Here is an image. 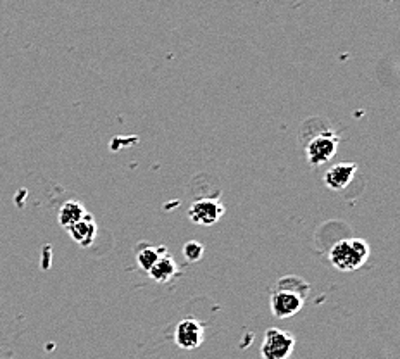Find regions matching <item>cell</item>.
I'll use <instances>...</instances> for the list:
<instances>
[{"label": "cell", "instance_id": "6da1fadb", "mask_svg": "<svg viewBox=\"0 0 400 359\" xmlns=\"http://www.w3.org/2000/svg\"><path fill=\"white\" fill-rule=\"evenodd\" d=\"M309 294V283L298 276H283L276 282L269 297V308L275 318H291L304 308Z\"/></svg>", "mask_w": 400, "mask_h": 359}, {"label": "cell", "instance_id": "7a4b0ae2", "mask_svg": "<svg viewBox=\"0 0 400 359\" xmlns=\"http://www.w3.org/2000/svg\"><path fill=\"white\" fill-rule=\"evenodd\" d=\"M371 256V246L364 239L338 240L330 249V261L338 271H358L367 263Z\"/></svg>", "mask_w": 400, "mask_h": 359}, {"label": "cell", "instance_id": "3957f363", "mask_svg": "<svg viewBox=\"0 0 400 359\" xmlns=\"http://www.w3.org/2000/svg\"><path fill=\"white\" fill-rule=\"evenodd\" d=\"M340 143V136L335 131H321L316 136H312L305 145V157L311 166H323V164L330 163L335 157Z\"/></svg>", "mask_w": 400, "mask_h": 359}, {"label": "cell", "instance_id": "277c9868", "mask_svg": "<svg viewBox=\"0 0 400 359\" xmlns=\"http://www.w3.org/2000/svg\"><path fill=\"white\" fill-rule=\"evenodd\" d=\"M295 337L281 328L266 330L261 346V356L264 359H288L294 354Z\"/></svg>", "mask_w": 400, "mask_h": 359}, {"label": "cell", "instance_id": "5b68a950", "mask_svg": "<svg viewBox=\"0 0 400 359\" xmlns=\"http://www.w3.org/2000/svg\"><path fill=\"white\" fill-rule=\"evenodd\" d=\"M205 339L204 325L195 318H185L176 325L175 342L179 349H199Z\"/></svg>", "mask_w": 400, "mask_h": 359}, {"label": "cell", "instance_id": "8992f818", "mask_svg": "<svg viewBox=\"0 0 400 359\" xmlns=\"http://www.w3.org/2000/svg\"><path fill=\"white\" fill-rule=\"evenodd\" d=\"M225 214V206L216 199H199L192 204L189 218L195 225L212 226L218 223Z\"/></svg>", "mask_w": 400, "mask_h": 359}, {"label": "cell", "instance_id": "52a82bcc", "mask_svg": "<svg viewBox=\"0 0 400 359\" xmlns=\"http://www.w3.org/2000/svg\"><path fill=\"white\" fill-rule=\"evenodd\" d=\"M355 173H358V164L355 163H338L328 168V171L324 173V185L331 192H342L351 185Z\"/></svg>", "mask_w": 400, "mask_h": 359}, {"label": "cell", "instance_id": "ba28073f", "mask_svg": "<svg viewBox=\"0 0 400 359\" xmlns=\"http://www.w3.org/2000/svg\"><path fill=\"white\" fill-rule=\"evenodd\" d=\"M67 233H70L71 239H73L78 246L90 247L93 244V240H95V235H97L95 220H93L92 214L86 213L77 225L67 228Z\"/></svg>", "mask_w": 400, "mask_h": 359}, {"label": "cell", "instance_id": "9c48e42d", "mask_svg": "<svg viewBox=\"0 0 400 359\" xmlns=\"http://www.w3.org/2000/svg\"><path fill=\"white\" fill-rule=\"evenodd\" d=\"M149 275L154 282L168 283V282H171L176 275H178V266H176L175 260H173V257L166 253V254H162V256L159 257V261L154 264L152 269L149 271Z\"/></svg>", "mask_w": 400, "mask_h": 359}, {"label": "cell", "instance_id": "30bf717a", "mask_svg": "<svg viewBox=\"0 0 400 359\" xmlns=\"http://www.w3.org/2000/svg\"><path fill=\"white\" fill-rule=\"evenodd\" d=\"M85 214H86V211L81 202H78V200H70V202H66L63 207H61L59 223L67 230L70 226L77 225L78 221L85 216Z\"/></svg>", "mask_w": 400, "mask_h": 359}, {"label": "cell", "instance_id": "8fae6325", "mask_svg": "<svg viewBox=\"0 0 400 359\" xmlns=\"http://www.w3.org/2000/svg\"><path fill=\"white\" fill-rule=\"evenodd\" d=\"M166 247H152V246H143L140 247L138 253H136V263L138 266L143 269V271L149 273L152 269L154 264L159 261V257L162 254H166Z\"/></svg>", "mask_w": 400, "mask_h": 359}, {"label": "cell", "instance_id": "7c38bea8", "mask_svg": "<svg viewBox=\"0 0 400 359\" xmlns=\"http://www.w3.org/2000/svg\"><path fill=\"white\" fill-rule=\"evenodd\" d=\"M183 257L189 263H199L204 257V246L200 242H195V240H190L183 246Z\"/></svg>", "mask_w": 400, "mask_h": 359}]
</instances>
